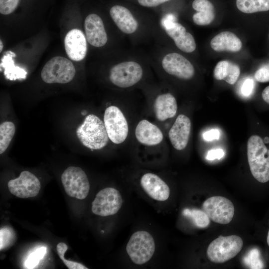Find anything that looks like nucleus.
Segmentation results:
<instances>
[{"mask_svg":"<svg viewBox=\"0 0 269 269\" xmlns=\"http://www.w3.org/2000/svg\"><path fill=\"white\" fill-rule=\"evenodd\" d=\"M143 61L135 57L122 58L111 66L109 79L112 84L122 89L129 88L137 84L144 73Z\"/></svg>","mask_w":269,"mask_h":269,"instance_id":"obj_1","label":"nucleus"},{"mask_svg":"<svg viewBox=\"0 0 269 269\" xmlns=\"http://www.w3.org/2000/svg\"><path fill=\"white\" fill-rule=\"evenodd\" d=\"M109 13L118 29L130 38L136 39L146 31V22L128 5L115 4L110 8Z\"/></svg>","mask_w":269,"mask_h":269,"instance_id":"obj_2","label":"nucleus"},{"mask_svg":"<svg viewBox=\"0 0 269 269\" xmlns=\"http://www.w3.org/2000/svg\"><path fill=\"white\" fill-rule=\"evenodd\" d=\"M81 143L91 149H100L106 146L109 137L104 122L94 114L87 115L76 130Z\"/></svg>","mask_w":269,"mask_h":269,"instance_id":"obj_3","label":"nucleus"},{"mask_svg":"<svg viewBox=\"0 0 269 269\" xmlns=\"http://www.w3.org/2000/svg\"><path fill=\"white\" fill-rule=\"evenodd\" d=\"M267 151L260 136L253 135L249 138L247 157L250 169L253 177L261 183L269 181V162L266 156Z\"/></svg>","mask_w":269,"mask_h":269,"instance_id":"obj_4","label":"nucleus"},{"mask_svg":"<svg viewBox=\"0 0 269 269\" xmlns=\"http://www.w3.org/2000/svg\"><path fill=\"white\" fill-rule=\"evenodd\" d=\"M166 74L180 79L188 80L195 74L192 63L183 55L175 52H164L160 49L154 59Z\"/></svg>","mask_w":269,"mask_h":269,"instance_id":"obj_5","label":"nucleus"},{"mask_svg":"<svg viewBox=\"0 0 269 269\" xmlns=\"http://www.w3.org/2000/svg\"><path fill=\"white\" fill-rule=\"evenodd\" d=\"M159 25L161 30L173 41L179 50L187 53H192L195 50L196 44L193 36L177 21L174 14L167 13L162 15Z\"/></svg>","mask_w":269,"mask_h":269,"instance_id":"obj_6","label":"nucleus"},{"mask_svg":"<svg viewBox=\"0 0 269 269\" xmlns=\"http://www.w3.org/2000/svg\"><path fill=\"white\" fill-rule=\"evenodd\" d=\"M243 246V240L238 236H220L209 245L207 257L214 263H224L236 256Z\"/></svg>","mask_w":269,"mask_h":269,"instance_id":"obj_7","label":"nucleus"},{"mask_svg":"<svg viewBox=\"0 0 269 269\" xmlns=\"http://www.w3.org/2000/svg\"><path fill=\"white\" fill-rule=\"evenodd\" d=\"M155 248L152 236L146 231H138L131 236L126 246V251L134 264L140 265L151 259Z\"/></svg>","mask_w":269,"mask_h":269,"instance_id":"obj_8","label":"nucleus"},{"mask_svg":"<svg viewBox=\"0 0 269 269\" xmlns=\"http://www.w3.org/2000/svg\"><path fill=\"white\" fill-rule=\"evenodd\" d=\"M75 68L71 61L61 56H56L48 60L43 66L41 77L48 84H65L74 78Z\"/></svg>","mask_w":269,"mask_h":269,"instance_id":"obj_9","label":"nucleus"},{"mask_svg":"<svg viewBox=\"0 0 269 269\" xmlns=\"http://www.w3.org/2000/svg\"><path fill=\"white\" fill-rule=\"evenodd\" d=\"M66 193L70 197L82 200L88 195L90 184L85 172L79 167L70 166L61 175Z\"/></svg>","mask_w":269,"mask_h":269,"instance_id":"obj_10","label":"nucleus"},{"mask_svg":"<svg viewBox=\"0 0 269 269\" xmlns=\"http://www.w3.org/2000/svg\"><path fill=\"white\" fill-rule=\"evenodd\" d=\"M104 123L108 137L112 142L120 144L126 139L129 133L128 124L118 107L111 106L105 110Z\"/></svg>","mask_w":269,"mask_h":269,"instance_id":"obj_11","label":"nucleus"},{"mask_svg":"<svg viewBox=\"0 0 269 269\" xmlns=\"http://www.w3.org/2000/svg\"><path fill=\"white\" fill-rule=\"evenodd\" d=\"M123 201L120 192L113 187L100 190L92 202V211L98 216L114 215L121 208Z\"/></svg>","mask_w":269,"mask_h":269,"instance_id":"obj_12","label":"nucleus"},{"mask_svg":"<svg viewBox=\"0 0 269 269\" xmlns=\"http://www.w3.org/2000/svg\"><path fill=\"white\" fill-rule=\"evenodd\" d=\"M202 208L210 219L220 224L229 223L235 213L232 202L221 196H212L207 199L203 203Z\"/></svg>","mask_w":269,"mask_h":269,"instance_id":"obj_13","label":"nucleus"},{"mask_svg":"<svg viewBox=\"0 0 269 269\" xmlns=\"http://www.w3.org/2000/svg\"><path fill=\"white\" fill-rule=\"evenodd\" d=\"M39 179L28 171H22L19 176L8 182V188L13 195L20 198L36 196L40 189Z\"/></svg>","mask_w":269,"mask_h":269,"instance_id":"obj_14","label":"nucleus"},{"mask_svg":"<svg viewBox=\"0 0 269 269\" xmlns=\"http://www.w3.org/2000/svg\"><path fill=\"white\" fill-rule=\"evenodd\" d=\"M84 27L87 42L95 47L105 46L108 35L102 18L97 14L91 13L85 19Z\"/></svg>","mask_w":269,"mask_h":269,"instance_id":"obj_15","label":"nucleus"},{"mask_svg":"<svg viewBox=\"0 0 269 269\" xmlns=\"http://www.w3.org/2000/svg\"><path fill=\"white\" fill-rule=\"evenodd\" d=\"M86 36L80 29L70 30L64 39V46L67 55L71 60L81 61L85 57L87 51Z\"/></svg>","mask_w":269,"mask_h":269,"instance_id":"obj_16","label":"nucleus"},{"mask_svg":"<svg viewBox=\"0 0 269 269\" xmlns=\"http://www.w3.org/2000/svg\"><path fill=\"white\" fill-rule=\"evenodd\" d=\"M191 131V121L185 115H179L170 128L168 136L170 141L177 150L184 149L187 146Z\"/></svg>","mask_w":269,"mask_h":269,"instance_id":"obj_17","label":"nucleus"},{"mask_svg":"<svg viewBox=\"0 0 269 269\" xmlns=\"http://www.w3.org/2000/svg\"><path fill=\"white\" fill-rule=\"evenodd\" d=\"M140 183L146 193L153 199L164 201L169 197L170 189L168 186L154 173H147L143 175Z\"/></svg>","mask_w":269,"mask_h":269,"instance_id":"obj_18","label":"nucleus"},{"mask_svg":"<svg viewBox=\"0 0 269 269\" xmlns=\"http://www.w3.org/2000/svg\"><path fill=\"white\" fill-rule=\"evenodd\" d=\"M135 135L140 143L147 145L159 144L163 138L159 128L146 120H142L137 124Z\"/></svg>","mask_w":269,"mask_h":269,"instance_id":"obj_19","label":"nucleus"},{"mask_svg":"<svg viewBox=\"0 0 269 269\" xmlns=\"http://www.w3.org/2000/svg\"><path fill=\"white\" fill-rule=\"evenodd\" d=\"M153 106L156 118L160 121L173 118L177 110L176 99L170 93H164L157 95Z\"/></svg>","mask_w":269,"mask_h":269,"instance_id":"obj_20","label":"nucleus"},{"mask_svg":"<svg viewBox=\"0 0 269 269\" xmlns=\"http://www.w3.org/2000/svg\"><path fill=\"white\" fill-rule=\"evenodd\" d=\"M211 48L216 52L239 51L242 47L240 39L234 33L223 31L215 36L211 40Z\"/></svg>","mask_w":269,"mask_h":269,"instance_id":"obj_21","label":"nucleus"},{"mask_svg":"<svg viewBox=\"0 0 269 269\" xmlns=\"http://www.w3.org/2000/svg\"><path fill=\"white\" fill-rule=\"evenodd\" d=\"M192 8L197 12L194 13L192 19L198 25H206L211 23L215 17L213 4L208 0H194Z\"/></svg>","mask_w":269,"mask_h":269,"instance_id":"obj_22","label":"nucleus"},{"mask_svg":"<svg viewBox=\"0 0 269 269\" xmlns=\"http://www.w3.org/2000/svg\"><path fill=\"white\" fill-rule=\"evenodd\" d=\"M240 74L239 66L227 60H222L218 62L214 70V77L216 79L224 80L231 85L236 82Z\"/></svg>","mask_w":269,"mask_h":269,"instance_id":"obj_23","label":"nucleus"},{"mask_svg":"<svg viewBox=\"0 0 269 269\" xmlns=\"http://www.w3.org/2000/svg\"><path fill=\"white\" fill-rule=\"evenodd\" d=\"M236 5L246 13L266 11L269 10V0H236Z\"/></svg>","mask_w":269,"mask_h":269,"instance_id":"obj_24","label":"nucleus"},{"mask_svg":"<svg viewBox=\"0 0 269 269\" xmlns=\"http://www.w3.org/2000/svg\"><path fill=\"white\" fill-rule=\"evenodd\" d=\"M15 132L14 124L5 121L0 125V154H2L8 147Z\"/></svg>","mask_w":269,"mask_h":269,"instance_id":"obj_25","label":"nucleus"},{"mask_svg":"<svg viewBox=\"0 0 269 269\" xmlns=\"http://www.w3.org/2000/svg\"><path fill=\"white\" fill-rule=\"evenodd\" d=\"M183 215L191 219L198 228L207 227L210 224V218L203 211L197 209L185 208L182 211Z\"/></svg>","mask_w":269,"mask_h":269,"instance_id":"obj_26","label":"nucleus"},{"mask_svg":"<svg viewBox=\"0 0 269 269\" xmlns=\"http://www.w3.org/2000/svg\"><path fill=\"white\" fill-rule=\"evenodd\" d=\"M46 247H41L29 254L25 262L26 268L34 269L44 257L46 253Z\"/></svg>","mask_w":269,"mask_h":269,"instance_id":"obj_27","label":"nucleus"},{"mask_svg":"<svg viewBox=\"0 0 269 269\" xmlns=\"http://www.w3.org/2000/svg\"><path fill=\"white\" fill-rule=\"evenodd\" d=\"M68 249L67 246L64 243H59L57 245V252L59 258L69 269H87L85 266L80 263L68 261L64 258V254Z\"/></svg>","mask_w":269,"mask_h":269,"instance_id":"obj_28","label":"nucleus"},{"mask_svg":"<svg viewBox=\"0 0 269 269\" xmlns=\"http://www.w3.org/2000/svg\"><path fill=\"white\" fill-rule=\"evenodd\" d=\"M14 239V233L11 228L7 227L1 228L0 230V250L13 244Z\"/></svg>","mask_w":269,"mask_h":269,"instance_id":"obj_29","label":"nucleus"},{"mask_svg":"<svg viewBox=\"0 0 269 269\" xmlns=\"http://www.w3.org/2000/svg\"><path fill=\"white\" fill-rule=\"evenodd\" d=\"M19 0H0V12L7 15L11 13L17 7Z\"/></svg>","mask_w":269,"mask_h":269,"instance_id":"obj_30","label":"nucleus"},{"mask_svg":"<svg viewBox=\"0 0 269 269\" xmlns=\"http://www.w3.org/2000/svg\"><path fill=\"white\" fill-rule=\"evenodd\" d=\"M255 78L261 83L269 82V62L262 66L256 71Z\"/></svg>","mask_w":269,"mask_h":269,"instance_id":"obj_31","label":"nucleus"},{"mask_svg":"<svg viewBox=\"0 0 269 269\" xmlns=\"http://www.w3.org/2000/svg\"><path fill=\"white\" fill-rule=\"evenodd\" d=\"M255 88V82L251 78H246L242 82L240 92L245 97H250L253 93Z\"/></svg>","mask_w":269,"mask_h":269,"instance_id":"obj_32","label":"nucleus"},{"mask_svg":"<svg viewBox=\"0 0 269 269\" xmlns=\"http://www.w3.org/2000/svg\"><path fill=\"white\" fill-rule=\"evenodd\" d=\"M171 0H135L136 3L145 8H157Z\"/></svg>","mask_w":269,"mask_h":269,"instance_id":"obj_33","label":"nucleus"},{"mask_svg":"<svg viewBox=\"0 0 269 269\" xmlns=\"http://www.w3.org/2000/svg\"><path fill=\"white\" fill-rule=\"evenodd\" d=\"M224 151L222 149H213L207 152L206 158L208 160L220 159L224 156Z\"/></svg>","mask_w":269,"mask_h":269,"instance_id":"obj_34","label":"nucleus"},{"mask_svg":"<svg viewBox=\"0 0 269 269\" xmlns=\"http://www.w3.org/2000/svg\"><path fill=\"white\" fill-rule=\"evenodd\" d=\"M220 135L219 130L212 129L206 132L203 134V138L206 141H211L214 139H218Z\"/></svg>","mask_w":269,"mask_h":269,"instance_id":"obj_35","label":"nucleus"},{"mask_svg":"<svg viewBox=\"0 0 269 269\" xmlns=\"http://www.w3.org/2000/svg\"><path fill=\"white\" fill-rule=\"evenodd\" d=\"M262 96L263 100L269 104V86L264 89Z\"/></svg>","mask_w":269,"mask_h":269,"instance_id":"obj_36","label":"nucleus"},{"mask_svg":"<svg viewBox=\"0 0 269 269\" xmlns=\"http://www.w3.org/2000/svg\"><path fill=\"white\" fill-rule=\"evenodd\" d=\"M0 52H1L3 49V43L1 40L0 41Z\"/></svg>","mask_w":269,"mask_h":269,"instance_id":"obj_37","label":"nucleus"},{"mask_svg":"<svg viewBox=\"0 0 269 269\" xmlns=\"http://www.w3.org/2000/svg\"><path fill=\"white\" fill-rule=\"evenodd\" d=\"M266 156L268 160V161L269 162V149H268V151L266 153Z\"/></svg>","mask_w":269,"mask_h":269,"instance_id":"obj_38","label":"nucleus"},{"mask_svg":"<svg viewBox=\"0 0 269 269\" xmlns=\"http://www.w3.org/2000/svg\"><path fill=\"white\" fill-rule=\"evenodd\" d=\"M267 241L268 245L269 246V231L268 233Z\"/></svg>","mask_w":269,"mask_h":269,"instance_id":"obj_39","label":"nucleus"},{"mask_svg":"<svg viewBox=\"0 0 269 269\" xmlns=\"http://www.w3.org/2000/svg\"><path fill=\"white\" fill-rule=\"evenodd\" d=\"M264 141L266 143H269V137H265L264 139Z\"/></svg>","mask_w":269,"mask_h":269,"instance_id":"obj_40","label":"nucleus"},{"mask_svg":"<svg viewBox=\"0 0 269 269\" xmlns=\"http://www.w3.org/2000/svg\"></svg>","mask_w":269,"mask_h":269,"instance_id":"obj_41","label":"nucleus"}]
</instances>
